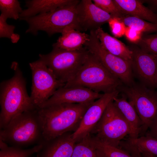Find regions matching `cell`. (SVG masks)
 Here are the masks:
<instances>
[{"label":"cell","instance_id":"cell-4","mask_svg":"<svg viewBox=\"0 0 157 157\" xmlns=\"http://www.w3.org/2000/svg\"><path fill=\"white\" fill-rule=\"evenodd\" d=\"M89 52L84 64L74 77L64 86H82L98 93H109L118 90L123 84L122 82Z\"/></svg>","mask_w":157,"mask_h":157},{"label":"cell","instance_id":"cell-17","mask_svg":"<svg viewBox=\"0 0 157 157\" xmlns=\"http://www.w3.org/2000/svg\"><path fill=\"white\" fill-rule=\"evenodd\" d=\"M120 97L115 98L113 102L122 113L129 124L131 132L129 138H135L141 135L142 123L133 105L127 100L125 95L121 93Z\"/></svg>","mask_w":157,"mask_h":157},{"label":"cell","instance_id":"cell-34","mask_svg":"<svg viewBox=\"0 0 157 157\" xmlns=\"http://www.w3.org/2000/svg\"><path fill=\"white\" fill-rule=\"evenodd\" d=\"M149 1L154 5L157 6V0H151Z\"/></svg>","mask_w":157,"mask_h":157},{"label":"cell","instance_id":"cell-35","mask_svg":"<svg viewBox=\"0 0 157 157\" xmlns=\"http://www.w3.org/2000/svg\"><path fill=\"white\" fill-rule=\"evenodd\" d=\"M156 84H157V76H156Z\"/></svg>","mask_w":157,"mask_h":157},{"label":"cell","instance_id":"cell-27","mask_svg":"<svg viewBox=\"0 0 157 157\" xmlns=\"http://www.w3.org/2000/svg\"><path fill=\"white\" fill-rule=\"evenodd\" d=\"M97 6L111 15L113 17L120 19L126 15L112 0H93Z\"/></svg>","mask_w":157,"mask_h":157},{"label":"cell","instance_id":"cell-26","mask_svg":"<svg viewBox=\"0 0 157 157\" xmlns=\"http://www.w3.org/2000/svg\"><path fill=\"white\" fill-rule=\"evenodd\" d=\"M42 147V143L27 149L14 146H7L1 149L0 157H30L34 154L38 152Z\"/></svg>","mask_w":157,"mask_h":157},{"label":"cell","instance_id":"cell-11","mask_svg":"<svg viewBox=\"0 0 157 157\" xmlns=\"http://www.w3.org/2000/svg\"><path fill=\"white\" fill-rule=\"evenodd\" d=\"M130 49L133 52L131 63L134 77L140 83L155 90L157 88V57L146 53L138 47Z\"/></svg>","mask_w":157,"mask_h":157},{"label":"cell","instance_id":"cell-18","mask_svg":"<svg viewBox=\"0 0 157 157\" xmlns=\"http://www.w3.org/2000/svg\"><path fill=\"white\" fill-rule=\"evenodd\" d=\"M78 0H29L25 1L27 9L20 14L19 19L49 12L66 5L77 4Z\"/></svg>","mask_w":157,"mask_h":157},{"label":"cell","instance_id":"cell-2","mask_svg":"<svg viewBox=\"0 0 157 157\" xmlns=\"http://www.w3.org/2000/svg\"><path fill=\"white\" fill-rule=\"evenodd\" d=\"M11 67L14 71L13 76L0 84V129L16 116L37 108L27 94L26 81L18 64L13 62Z\"/></svg>","mask_w":157,"mask_h":157},{"label":"cell","instance_id":"cell-15","mask_svg":"<svg viewBox=\"0 0 157 157\" xmlns=\"http://www.w3.org/2000/svg\"><path fill=\"white\" fill-rule=\"evenodd\" d=\"M72 132L48 140H44L42 147L36 156L30 157H71L76 142Z\"/></svg>","mask_w":157,"mask_h":157},{"label":"cell","instance_id":"cell-13","mask_svg":"<svg viewBox=\"0 0 157 157\" xmlns=\"http://www.w3.org/2000/svg\"><path fill=\"white\" fill-rule=\"evenodd\" d=\"M76 10L78 31H95L113 18L91 0L80 1Z\"/></svg>","mask_w":157,"mask_h":157},{"label":"cell","instance_id":"cell-25","mask_svg":"<svg viewBox=\"0 0 157 157\" xmlns=\"http://www.w3.org/2000/svg\"><path fill=\"white\" fill-rule=\"evenodd\" d=\"M1 15L6 19L17 20L22 12L19 2L17 0H0Z\"/></svg>","mask_w":157,"mask_h":157},{"label":"cell","instance_id":"cell-1","mask_svg":"<svg viewBox=\"0 0 157 157\" xmlns=\"http://www.w3.org/2000/svg\"><path fill=\"white\" fill-rule=\"evenodd\" d=\"M93 102L64 103L37 107L44 140H48L67 132L75 131L85 112Z\"/></svg>","mask_w":157,"mask_h":157},{"label":"cell","instance_id":"cell-33","mask_svg":"<svg viewBox=\"0 0 157 157\" xmlns=\"http://www.w3.org/2000/svg\"><path fill=\"white\" fill-rule=\"evenodd\" d=\"M142 157H157L153 155L146 153H143L142 154Z\"/></svg>","mask_w":157,"mask_h":157},{"label":"cell","instance_id":"cell-20","mask_svg":"<svg viewBox=\"0 0 157 157\" xmlns=\"http://www.w3.org/2000/svg\"><path fill=\"white\" fill-rule=\"evenodd\" d=\"M95 32L101 44L105 49L114 55L131 62L133 52L130 48L105 32L101 27L95 30Z\"/></svg>","mask_w":157,"mask_h":157},{"label":"cell","instance_id":"cell-3","mask_svg":"<svg viewBox=\"0 0 157 157\" xmlns=\"http://www.w3.org/2000/svg\"><path fill=\"white\" fill-rule=\"evenodd\" d=\"M0 139L12 146L20 148L40 143L44 140L37 108L22 113L0 129Z\"/></svg>","mask_w":157,"mask_h":157},{"label":"cell","instance_id":"cell-12","mask_svg":"<svg viewBox=\"0 0 157 157\" xmlns=\"http://www.w3.org/2000/svg\"><path fill=\"white\" fill-rule=\"evenodd\" d=\"M119 93L117 90L104 93L90 105L84 113L78 128L73 133V138L76 143L91 134L107 106L119 96Z\"/></svg>","mask_w":157,"mask_h":157},{"label":"cell","instance_id":"cell-30","mask_svg":"<svg viewBox=\"0 0 157 157\" xmlns=\"http://www.w3.org/2000/svg\"><path fill=\"white\" fill-rule=\"evenodd\" d=\"M108 23L112 33L115 37L119 38L124 35L126 26L119 19L113 17Z\"/></svg>","mask_w":157,"mask_h":157},{"label":"cell","instance_id":"cell-6","mask_svg":"<svg viewBox=\"0 0 157 157\" xmlns=\"http://www.w3.org/2000/svg\"><path fill=\"white\" fill-rule=\"evenodd\" d=\"M89 52L84 46L73 51L53 47L50 53L40 54L39 57L56 78L65 84L75 76L85 61Z\"/></svg>","mask_w":157,"mask_h":157},{"label":"cell","instance_id":"cell-7","mask_svg":"<svg viewBox=\"0 0 157 157\" xmlns=\"http://www.w3.org/2000/svg\"><path fill=\"white\" fill-rule=\"evenodd\" d=\"M118 90L135 108L142 123L141 134L145 135L151 123L157 118V91L139 82L123 84Z\"/></svg>","mask_w":157,"mask_h":157},{"label":"cell","instance_id":"cell-22","mask_svg":"<svg viewBox=\"0 0 157 157\" xmlns=\"http://www.w3.org/2000/svg\"><path fill=\"white\" fill-rule=\"evenodd\" d=\"M71 157H100L91 134L76 143Z\"/></svg>","mask_w":157,"mask_h":157},{"label":"cell","instance_id":"cell-24","mask_svg":"<svg viewBox=\"0 0 157 157\" xmlns=\"http://www.w3.org/2000/svg\"><path fill=\"white\" fill-rule=\"evenodd\" d=\"M119 19L124 23L126 26L131 27L142 33L157 32V24L136 17L126 15Z\"/></svg>","mask_w":157,"mask_h":157},{"label":"cell","instance_id":"cell-16","mask_svg":"<svg viewBox=\"0 0 157 157\" xmlns=\"http://www.w3.org/2000/svg\"><path fill=\"white\" fill-rule=\"evenodd\" d=\"M119 147L133 157H142L143 153L157 157V139L147 135L135 138L128 137L121 142Z\"/></svg>","mask_w":157,"mask_h":157},{"label":"cell","instance_id":"cell-19","mask_svg":"<svg viewBox=\"0 0 157 157\" xmlns=\"http://www.w3.org/2000/svg\"><path fill=\"white\" fill-rule=\"evenodd\" d=\"M61 35L53 44V47L68 51H76L82 48L89 39V35L76 30L74 26L66 27L62 31Z\"/></svg>","mask_w":157,"mask_h":157},{"label":"cell","instance_id":"cell-21","mask_svg":"<svg viewBox=\"0 0 157 157\" xmlns=\"http://www.w3.org/2000/svg\"><path fill=\"white\" fill-rule=\"evenodd\" d=\"M114 1L126 15L136 17L157 24V15L136 0H114Z\"/></svg>","mask_w":157,"mask_h":157},{"label":"cell","instance_id":"cell-23","mask_svg":"<svg viewBox=\"0 0 157 157\" xmlns=\"http://www.w3.org/2000/svg\"><path fill=\"white\" fill-rule=\"evenodd\" d=\"M92 138L100 157H133L123 149L107 144L95 136Z\"/></svg>","mask_w":157,"mask_h":157},{"label":"cell","instance_id":"cell-8","mask_svg":"<svg viewBox=\"0 0 157 157\" xmlns=\"http://www.w3.org/2000/svg\"><path fill=\"white\" fill-rule=\"evenodd\" d=\"M131 132L129 124L113 101L107 107L91 134H95L96 138L107 144L119 147L121 142Z\"/></svg>","mask_w":157,"mask_h":157},{"label":"cell","instance_id":"cell-29","mask_svg":"<svg viewBox=\"0 0 157 157\" xmlns=\"http://www.w3.org/2000/svg\"><path fill=\"white\" fill-rule=\"evenodd\" d=\"M7 19L1 15H0V38H6L10 40L13 43L17 42L20 38L19 35L15 33V26L7 23Z\"/></svg>","mask_w":157,"mask_h":157},{"label":"cell","instance_id":"cell-28","mask_svg":"<svg viewBox=\"0 0 157 157\" xmlns=\"http://www.w3.org/2000/svg\"><path fill=\"white\" fill-rule=\"evenodd\" d=\"M136 44L142 51L157 57V34L142 36Z\"/></svg>","mask_w":157,"mask_h":157},{"label":"cell","instance_id":"cell-10","mask_svg":"<svg viewBox=\"0 0 157 157\" xmlns=\"http://www.w3.org/2000/svg\"><path fill=\"white\" fill-rule=\"evenodd\" d=\"M29 65L32 79L30 97L34 104L39 107L65 84L56 78L52 71L40 59L30 63Z\"/></svg>","mask_w":157,"mask_h":157},{"label":"cell","instance_id":"cell-5","mask_svg":"<svg viewBox=\"0 0 157 157\" xmlns=\"http://www.w3.org/2000/svg\"><path fill=\"white\" fill-rule=\"evenodd\" d=\"M78 3L65 6L48 13L19 19L25 21L28 24L26 33L34 35L42 31L51 36L56 33H61L69 26H74L78 31L76 10Z\"/></svg>","mask_w":157,"mask_h":157},{"label":"cell","instance_id":"cell-32","mask_svg":"<svg viewBox=\"0 0 157 157\" xmlns=\"http://www.w3.org/2000/svg\"><path fill=\"white\" fill-rule=\"evenodd\" d=\"M145 135H150L157 139V118L150 124Z\"/></svg>","mask_w":157,"mask_h":157},{"label":"cell","instance_id":"cell-14","mask_svg":"<svg viewBox=\"0 0 157 157\" xmlns=\"http://www.w3.org/2000/svg\"><path fill=\"white\" fill-rule=\"evenodd\" d=\"M103 94L82 86H63L58 88L51 97L38 108L45 107L64 103H92L101 97Z\"/></svg>","mask_w":157,"mask_h":157},{"label":"cell","instance_id":"cell-31","mask_svg":"<svg viewBox=\"0 0 157 157\" xmlns=\"http://www.w3.org/2000/svg\"><path fill=\"white\" fill-rule=\"evenodd\" d=\"M142 33L140 31L131 27L126 26L124 35L129 41L137 44L142 37Z\"/></svg>","mask_w":157,"mask_h":157},{"label":"cell","instance_id":"cell-9","mask_svg":"<svg viewBox=\"0 0 157 157\" xmlns=\"http://www.w3.org/2000/svg\"><path fill=\"white\" fill-rule=\"evenodd\" d=\"M89 39L84 46L98 59L111 74L124 85H130L134 82L131 62L114 55L101 45L95 31H90Z\"/></svg>","mask_w":157,"mask_h":157}]
</instances>
